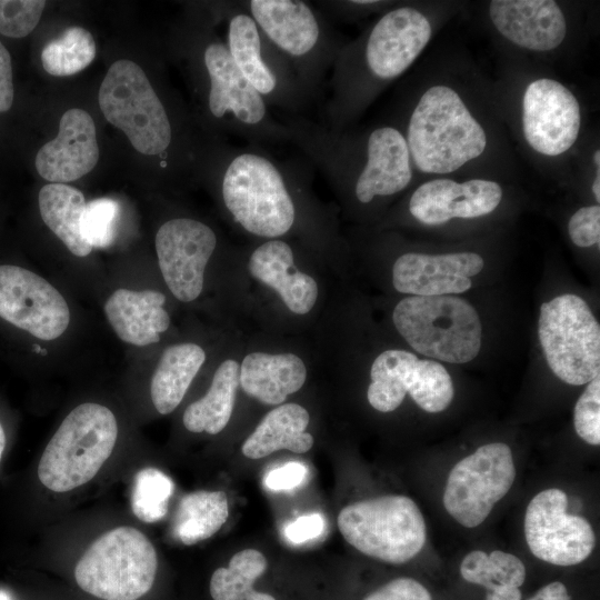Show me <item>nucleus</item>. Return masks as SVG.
Listing matches in <instances>:
<instances>
[{
    "label": "nucleus",
    "mask_w": 600,
    "mask_h": 600,
    "mask_svg": "<svg viewBox=\"0 0 600 600\" xmlns=\"http://www.w3.org/2000/svg\"><path fill=\"white\" fill-rule=\"evenodd\" d=\"M209 173L232 221L247 233L267 240L282 239L301 223L309 202L306 166L280 160L260 146L231 147L217 142Z\"/></svg>",
    "instance_id": "1"
},
{
    "label": "nucleus",
    "mask_w": 600,
    "mask_h": 600,
    "mask_svg": "<svg viewBox=\"0 0 600 600\" xmlns=\"http://www.w3.org/2000/svg\"><path fill=\"white\" fill-rule=\"evenodd\" d=\"M431 36L429 19L417 8L399 6L387 10L359 40L343 44L337 54L323 121L344 128L380 87L414 62Z\"/></svg>",
    "instance_id": "2"
},
{
    "label": "nucleus",
    "mask_w": 600,
    "mask_h": 600,
    "mask_svg": "<svg viewBox=\"0 0 600 600\" xmlns=\"http://www.w3.org/2000/svg\"><path fill=\"white\" fill-rule=\"evenodd\" d=\"M411 163L423 173L444 174L479 158L487 133L451 87L428 88L411 109L403 133Z\"/></svg>",
    "instance_id": "3"
},
{
    "label": "nucleus",
    "mask_w": 600,
    "mask_h": 600,
    "mask_svg": "<svg viewBox=\"0 0 600 600\" xmlns=\"http://www.w3.org/2000/svg\"><path fill=\"white\" fill-rule=\"evenodd\" d=\"M264 36L291 67L311 102L344 44L317 7L302 0H241Z\"/></svg>",
    "instance_id": "4"
},
{
    "label": "nucleus",
    "mask_w": 600,
    "mask_h": 600,
    "mask_svg": "<svg viewBox=\"0 0 600 600\" xmlns=\"http://www.w3.org/2000/svg\"><path fill=\"white\" fill-rule=\"evenodd\" d=\"M119 436L114 413L97 402L74 407L47 443L38 478L49 491L64 493L91 481L110 458Z\"/></svg>",
    "instance_id": "5"
},
{
    "label": "nucleus",
    "mask_w": 600,
    "mask_h": 600,
    "mask_svg": "<svg viewBox=\"0 0 600 600\" xmlns=\"http://www.w3.org/2000/svg\"><path fill=\"white\" fill-rule=\"evenodd\" d=\"M98 100L106 120L123 131L140 153L166 158L174 148L173 119L146 72L133 61L120 59L109 67Z\"/></svg>",
    "instance_id": "6"
},
{
    "label": "nucleus",
    "mask_w": 600,
    "mask_h": 600,
    "mask_svg": "<svg viewBox=\"0 0 600 600\" xmlns=\"http://www.w3.org/2000/svg\"><path fill=\"white\" fill-rule=\"evenodd\" d=\"M392 320L408 344L429 358L466 363L480 351V317L462 298L410 296L398 302Z\"/></svg>",
    "instance_id": "7"
},
{
    "label": "nucleus",
    "mask_w": 600,
    "mask_h": 600,
    "mask_svg": "<svg viewBox=\"0 0 600 600\" xmlns=\"http://www.w3.org/2000/svg\"><path fill=\"white\" fill-rule=\"evenodd\" d=\"M156 548L139 529L119 526L97 538L74 568L77 584L102 600H138L153 586Z\"/></svg>",
    "instance_id": "8"
},
{
    "label": "nucleus",
    "mask_w": 600,
    "mask_h": 600,
    "mask_svg": "<svg viewBox=\"0 0 600 600\" xmlns=\"http://www.w3.org/2000/svg\"><path fill=\"white\" fill-rule=\"evenodd\" d=\"M344 540L361 553L393 564L416 557L427 539L424 518L403 494H387L352 502L338 514Z\"/></svg>",
    "instance_id": "9"
},
{
    "label": "nucleus",
    "mask_w": 600,
    "mask_h": 600,
    "mask_svg": "<svg viewBox=\"0 0 600 600\" xmlns=\"http://www.w3.org/2000/svg\"><path fill=\"white\" fill-rule=\"evenodd\" d=\"M214 16L224 21L229 52L248 83L269 104L300 114L310 103L291 67L239 1L221 2Z\"/></svg>",
    "instance_id": "10"
},
{
    "label": "nucleus",
    "mask_w": 600,
    "mask_h": 600,
    "mask_svg": "<svg viewBox=\"0 0 600 600\" xmlns=\"http://www.w3.org/2000/svg\"><path fill=\"white\" fill-rule=\"evenodd\" d=\"M538 336L549 368L563 382L582 386L600 374V327L579 296L543 302Z\"/></svg>",
    "instance_id": "11"
},
{
    "label": "nucleus",
    "mask_w": 600,
    "mask_h": 600,
    "mask_svg": "<svg viewBox=\"0 0 600 600\" xmlns=\"http://www.w3.org/2000/svg\"><path fill=\"white\" fill-rule=\"evenodd\" d=\"M514 479L510 447L486 443L453 466L443 491V507L461 526L476 528L509 492Z\"/></svg>",
    "instance_id": "12"
},
{
    "label": "nucleus",
    "mask_w": 600,
    "mask_h": 600,
    "mask_svg": "<svg viewBox=\"0 0 600 600\" xmlns=\"http://www.w3.org/2000/svg\"><path fill=\"white\" fill-rule=\"evenodd\" d=\"M370 378L367 398L380 412L394 411L409 393L422 410L438 413L454 396L452 379L441 363L406 350L381 352L371 364Z\"/></svg>",
    "instance_id": "13"
},
{
    "label": "nucleus",
    "mask_w": 600,
    "mask_h": 600,
    "mask_svg": "<svg viewBox=\"0 0 600 600\" xmlns=\"http://www.w3.org/2000/svg\"><path fill=\"white\" fill-rule=\"evenodd\" d=\"M0 323L42 341L70 323L69 306L48 280L16 263H0Z\"/></svg>",
    "instance_id": "14"
},
{
    "label": "nucleus",
    "mask_w": 600,
    "mask_h": 600,
    "mask_svg": "<svg viewBox=\"0 0 600 600\" xmlns=\"http://www.w3.org/2000/svg\"><path fill=\"white\" fill-rule=\"evenodd\" d=\"M568 496L558 488L537 493L524 514V537L531 553L548 563L576 566L589 558L596 546L590 522L567 512Z\"/></svg>",
    "instance_id": "15"
},
{
    "label": "nucleus",
    "mask_w": 600,
    "mask_h": 600,
    "mask_svg": "<svg viewBox=\"0 0 600 600\" xmlns=\"http://www.w3.org/2000/svg\"><path fill=\"white\" fill-rule=\"evenodd\" d=\"M154 247L171 293L182 302L196 300L203 289L206 267L218 247L214 230L193 218H171L159 227Z\"/></svg>",
    "instance_id": "16"
},
{
    "label": "nucleus",
    "mask_w": 600,
    "mask_h": 600,
    "mask_svg": "<svg viewBox=\"0 0 600 600\" xmlns=\"http://www.w3.org/2000/svg\"><path fill=\"white\" fill-rule=\"evenodd\" d=\"M581 127L580 104L561 82L550 78L531 81L522 97V131L536 152L557 157L577 141Z\"/></svg>",
    "instance_id": "17"
},
{
    "label": "nucleus",
    "mask_w": 600,
    "mask_h": 600,
    "mask_svg": "<svg viewBox=\"0 0 600 600\" xmlns=\"http://www.w3.org/2000/svg\"><path fill=\"white\" fill-rule=\"evenodd\" d=\"M484 261L476 252L424 254L407 252L392 267V284L401 293L419 297L453 296L472 287L471 278Z\"/></svg>",
    "instance_id": "18"
},
{
    "label": "nucleus",
    "mask_w": 600,
    "mask_h": 600,
    "mask_svg": "<svg viewBox=\"0 0 600 600\" xmlns=\"http://www.w3.org/2000/svg\"><path fill=\"white\" fill-rule=\"evenodd\" d=\"M502 199L500 184L492 180L471 179L457 182L434 179L420 184L408 203L419 222L438 226L453 218L472 219L494 211Z\"/></svg>",
    "instance_id": "19"
},
{
    "label": "nucleus",
    "mask_w": 600,
    "mask_h": 600,
    "mask_svg": "<svg viewBox=\"0 0 600 600\" xmlns=\"http://www.w3.org/2000/svg\"><path fill=\"white\" fill-rule=\"evenodd\" d=\"M99 160L96 126L91 116L78 108L67 110L54 139L36 156L38 173L51 183H66L89 173Z\"/></svg>",
    "instance_id": "20"
},
{
    "label": "nucleus",
    "mask_w": 600,
    "mask_h": 600,
    "mask_svg": "<svg viewBox=\"0 0 600 600\" xmlns=\"http://www.w3.org/2000/svg\"><path fill=\"white\" fill-rule=\"evenodd\" d=\"M489 18L509 42L531 51L558 48L567 36V20L552 0H492Z\"/></svg>",
    "instance_id": "21"
},
{
    "label": "nucleus",
    "mask_w": 600,
    "mask_h": 600,
    "mask_svg": "<svg viewBox=\"0 0 600 600\" xmlns=\"http://www.w3.org/2000/svg\"><path fill=\"white\" fill-rule=\"evenodd\" d=\"M248 269L253 278L278 292L286 307L306 314L316 304V280L297 269L292 246L283 239L266 240L251 252Z\"/></svg>",
    "instance_id": "22"
},
{
    "label": "nucleus",
    "mask_w": 600,
    "mask_h": 600,
    "mask_svg": "<svg viewBox=\"0 0 600 600\" xmlns=\"http://www.w3.org/2000/svg\"><path fill=\"white\" fill-rule=\"evenodd\" d=\"M166 297L154 290L117 289L103 311L117 337L126 343L144 347L157 343L170 326Z\"/></svg>",
    "instance_id": "23"
},
{
    "label": "nucleus",
    "mask_w": 600,
    "mask_h": 600,
    "mask_svg": "<svg viewBox=\"0 0 600 600\" xmlns=\"http://www.w3.org/2000/svg\"><path fill=\"white\" fill-rule=\"evenodd\" d=\"M306 379V364L293 353L251 352L239 366V386L264 404H281L302 388Z\"/></svg>",
    "instance_id": "24"
},
{
    "label": "nucleus",
    "mask_w": 600,
    "mask_h": 600,
    "mask_svg": "<svg viewBox=\"0 0 600 600\" xmlns=\"http://www.w3.org/2000/svg\"><path fill=\"white\" fill-rule=\"evenodd\" d=\"M310 416L298 403H284L269 411L241 447L249 459L264 458L279 450L304 453L313 446V437L306 432Z\"/></svg>",
    "instance_id": "25"
},
{
    "label": "nucleus",
    "mask_w": 600,
    "mask_h": 600,
    "mask_svg": "<svg viewBox=\"0 0 600 600\" xmlns=\"http://www.w3.org/2000/svg\"><path fill=\"white\" fill-rule=\"evenodd\" d=\"M204 361V350L191 342L163 351L150 384L151 401L160 414H169L180 404Z\"/></svg>",
    "instance_id": "26"
},
{
    "label": "nucleus",
    "mask_w": 600,
    "mask_h": 600,
    "mask_svg": "<svg viewBox=\"0 0 600 600\" xmlns=\"http://www.w3.org/2000/svg\"><path fill=\"white\" fill-rule=\"evenodd\" d=\"M39 211L44 224L77 257H87L92 247L81 230L86 200L82 192L67 183H48L38 196Z\"/></svg>",
    "instance_id": "27"
},
{
    "label": "nucleus",
    "mask_w": 600,
    "mask_h": 600,
    "mask_svg": "<svg viewBox=\"0 0 600 600\" xmlns=\"http://www.w3.org/2000/svg\"><path fill=\"white\" fill-rule=\"evenodd\" d=\"M239 387V364L224 360L216 370L207 393L183 412L184 428L193 433L218 434L230 421Z\"/></svg>",
    "instance_id": "28"
},
{
    "label": "nucleus",
    "mask_w": 600,
    "mask_h": 600,
    "mask_svg": "<svg viewBox=\"0 0 600 600\" xmlns=\"http://www.w3.org/2000/svg\"><path fill=\"white\" fill-rule=\"evenodd\" d=\"M228 516L229 503L223 491H193L181 498L171 522V533L182 544L192 546L216 534Z\"/></svg>",
    "instance_id": "29"
},
{
    "label": "nucleus",
    "mask_w": 600,
    "mask_h": 600,
    "mask_svg": "<svg viewBox=\"0 0 600 600\" xmlns=\"http://www.w3.org/2000/svg\"><path fill=\"white\" fill-rule=\"evenodd\" d=\"M266 557L256 549H244L232 556L228 567L218 568L210 579L213 600H276L254 589V582L266 572Z\"/></svg>",
    "instance_id": "30"
},
{
    "label": "nucleus",
    "mask_w": 600,
    "mask_h": 600,
    "mask_svg": "<svg viewBox=\"0 0 600 600\" xmlns=\"http://www.w3.org/2000/svg\"><path fill=\"white\" fill-rule=\"evenodd\" d=\"M461 577L489 591L500 588H520L526 580V567L514 554L493 550L489 554L473 550L460 564Z\"/></svg>",
    "instance_id": "31"
},
{
    "label": "nucleus",
    "mask_w": 600,
    "mask_h": 600,
    "mask_svg": "<svg viewBox=\"0 0 600 600\" xmlns=\"http://www.w3.org/2000/svg\"><path fill=\"white\" fill-rule=\"evenodd\" d=\"M96 57L92 34L84 28L71 27L61 37L48 42L41 52L43 69L51 76H72L87 68Z\"/></svg>",
    "instance_id": "32"
},
{
    "label": "nucleus",
    "mask_w": 600,
    "mask_h": 600,
    "mask_svg": "<svg viewBox=\"0 0 600 600\" xmlns=\"http://www.w3.org/2000/svg\"><path fill=\"white\" fill-rule=\"evenodd\" d=\"M173 490V481L161 470L141 469L134 477L130 498L136 518L146 523L160 521L168 512Z\"/></svg>",
    "instance_id": "33"
},
{
    "label": "nucleus",
    "mask_w": 600,
    "mask_h": 600,
    "mask_svg": "<svg viewBox=\"0 0 600 600\" xmlns=\"http://www.w3.org/2000/svg\"><path fill=\"white\" fill-rule=\"evenodd\" d=\"M118 213L119 206L112 199L100 198L86 204L81 230L92 248H106L112 242Z\"/></svg>",
    "instance_id": "34"
},
{
    "label": "nucleus",
    "mask_w": 600,
    "mask_h": 600,
    "mask_svg": "<svg viewBox=\"0 0 600 600\" xmlns=\"http://www.w3.org/2000/svg\"><path fill=\"white\" fill-rule=\"evenodd\" d=\"M46 1L0 0V33L9 38H23L38 24Z\"/></svg>",
    "instance_id": "35"
},
{
    "label": "nucleus",
    "mask_w": 600,
    "mask_h": 600,
    "mask_svg": "<svg viewBox=\"0 0 600 600\" xmlns=\"http://www.w3.org/2000/svg\"><path fill=\"white\" fill-rule=\"evenodd\" d=\"M577 434L587 443H600V376L588 382L579 397L573 412Z\"/></svg>",
    "instance_id": "36"
},
{
    "label": "nucleus",
    "mask_w": 600,
    "mask_h": 600,
    "mask_svg": "<svg viewBox=\"0 0 600 600\" xmlns=\"http://www.w3.org/2000/svg\"><path fill=\"white\" fill-rule=\"evenodd\" d=\"M568 232L571 241L581 248L600 242V207L592 204L578 209L569 219Z\"/></svg>",
    "instance_id": "37"
},
{
    "label": "nucleus",
    "mask_w": 600,
    "mask_h": 600,
    "mask_svg": "<svg viewBox=\"0 0 600 600\" xmlns=\"http://www.w3.org/2000/svg\"><path fill=\"white\" fill-rule=\"evenodd\" d=\"M363 600H432L424 586L412 578H397L378 588Z\"/></svg>",
    "instance_id": "38"
},
{
    "label": "nucleus",
    "mask_w": 600,
    "mask_h": 600,
    "mask_svg": "<svg viewBox=\"0 0 600 600\" xmlns=\"http://www.w3.org/2000/svg\"><path fill=\"white\" fill-rule=\"evenodd\" d=\"M324 527L326 521L320 513L303 514L289 522L283 529V534L291 543L300 544L318 538Z\"/></svg>",
    "instance_id": "39"
},
{
    "label": "nucleus",
    "mask_w": 600,
    "mask_h": 600,
    "mask_svg": "<svg viewBox=\"0 0 600 600\" xmlns=\"http://www.w3.org/2000/svg\"><path fill=\"white\" fill-rule=\"evenodd\" d=\"M308 469L300 462H288L270 470L264 477V484L272 491L291 490L307 478Z\"/></svg>",
    "instance_id": "40"
},
{
    "label": "nucleus",
    "mask_w": 600,
    "mask_h": 600,
    "mask_svg": "<svg viewBox=\"0 0 600 600\" xmlns=\"http://www.w3.org/2000/svg\"><path fill=\"white\" fill-rule=\"evenodd\" d=\"M13 97L11 57L0 41V113L7 112L12 107Z\"/></svg>",
    "instance_id": "41"
},
{
    "label": "nucleus",
    "mask_w": 600,
    "mask_h": 600,
    "mask_svg": "<svg viewBox=\"0 0 600 600\" xmlns=\"http://www.w3.org/2000/svg\"><path fill=\"white\" fill-rule=\"evenodd\" d=\"M528 600H571L566 586L554 581L542 587L533 597Z\"/></svg>",
    "instance_id": "42"
},
{
    "label": "nucleus",
    "mask_w": 600,
    "mask_h": 600,
    "mask_svg": "<svg viewBox=\"0 0 600 600\" xmlns=\"http://www.w3.org/2000/svg\"><path fill=\"white\" fill-rule=\"evenodd\" d=\"M521 591L519 588H500L489 591L486 600H521Z\"/></svg>",
    "instance_id": "43"
},
{
    "label": "nucleus",
    "mask_w": 600,
    "mask_h": 600,
    "mask_svg": "<svg viewBox=\"0 0 600 600\" xmlns=\"http://www.w3.org/2000/svg\"><path fill=\"white\" fill-rule=\"evenodd\" d=\"M592 192L596 198V200L600 201V173L599 170H597V176L592 182Z\"/></svg>",
    "instance_id": "44"
},
{
    "label": "nucleus",
    "mask_w": 600,
    "mask_h": 600,
    "mask_svg": "<svg viewBox=\"0 0 600 600\" xmlns=\"http://www.w3.org/2000/svg\"><path fill=\"white\" fill-rule=\"evenodd\" d=\"M6 442H7L6 431L2 423L0 422V462H1L3 451L6 448Z\"/></svg>",
    "instance_id": "45"
},
{
    "label": "nucleus",
    "mask_w": 600,
    "mask_h": 600,
    "mask_svg": "<svg viewBox=\"0 0 600 600\" xmlns=\"http://www.w3.org/2000/svg\"><path fill=\"white\" fill-rule=\"evenodd\" d=\"M593 162L597 166V170H599L600 169V150L599 149H597L596 152L593 153Z\"/></svg>",
    "instance_id": "46"
},
{
    "label": "nucleus",
    "mask_w": 600,
    "mask_h": 600,
    "mask_svg": "<svg viewBox=\"0 0 600 600\" xmlns=\"http://www.w3.org/2000/svg\"><path fill=\"white\" fill-rule=\"evenodd\" d=\"M0 600H9V598L4 592L0 591Z\"/></svg>",
    "instance_id": "47"
}]
</instances>
